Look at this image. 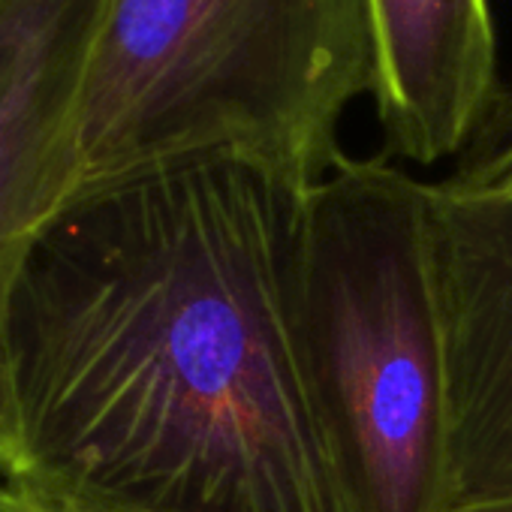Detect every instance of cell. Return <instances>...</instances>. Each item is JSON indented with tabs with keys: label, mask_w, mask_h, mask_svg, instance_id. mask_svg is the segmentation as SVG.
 Wrapping results in <instances>:
<instances>
[{
	"label": "cell",
	"mask_w": 512,
	"mask_h": 512,
	"mask_svg": "<svg viewBox=\"0 0 512 512\" xmlns=\"http://www.w3.org/2000/svg\"><path fill=\"white\" fill-rule=\"evenodd\" d=\"M308 193L232 154L82 181L7 302V488L73 512H353L299 323Z\"/></svg>",
	"instance_id": "cell-1"
},
{
	"label": "cell",
	"mask_w": 512,
	"mask_h": 512,
	"mask_svg": "<svg viewBox=\"0 0 512 512\" xmlns=\"http://www.w3.org/2000/svg\"><path fill=\"white\" fill-rule=\"evenodd\" d=\"M0 512H73V509H58V506H49V503H37V500H28V497H19L10 491L7 503Z\"/></svg>",
	"instance_id": "cell-8"
},
{
	"label": "cell",
	"mask_w": 512,
	"mask_h": 512,
	"mask_svg": "<svg viewBox=\"0 0 512 512\" xmlns=\"http://www.w3.org/2000/svg\"><path fill=\"white\" fill-rule=\"evenodd\" d=\"M299 323L353 512H452L437 184L344 154L311 187Z\"/></svg>",
	"instance_id": "cell-3"
},
{
	"label": "cell",
	"mask_w": 512,
	"mask_h": 512,
	"mask_svg": "<svg viewBox=\"0 0 512 512\" xmlns=\"http://www.w3.org/2000/svg\"><path fill=\"white\" fill-rule=\"evenodd\" d=\"M371 91L365 0H112L82 100V181L232 154L311 190Z\"/></svg>",
	"instance_id": "cell-2"
},
{
	"label": "cell",
	"mask_w": 512,
	"mask_h": 512,
	"mask_svg": "<svg viewBox=\"0 0 512 512\" xmlns=\"http://www.w3.org/2000/svg\"><path fill=\"white\" fill-rule=\"evenodd\" d=\"M449 326L452 512L512 500V193L437 181Z\"/></svg>",
	"instance_id": "cell-5"
},
{
	"label": "cell",
	"mask_w": 512,
	"mask_h": 512,
	"mask_svg": "<svg viewBox=\"0 0 512 512\" xmlns=\"http://www.w3.org/2000/svg\"><path fill=\"white\" fill-rule=\"evenodd\" d=\"M7 497H10V488H7V482H4V479H0V509H4Z\"/></svg>",
	"instance_id": "cell-10"
},
{
	"label": "cell",
	"mask_w": 512,
	"mask_h": 512,
	"mask_svg": "<svg viewBox=\"0 0 512 512\" xmlns=\"http://www.w3.org/2000/svg\"><path fill=\"white\" fill-rule=\"evenodd\" d=\"M461 512H512V500L509 503H491V506H473V509H461Z\"/></svg>",
	"instance_id": "cell-9"
},
{
	"label": "cell",
	"mask_w": 512,
	"mask_h": 512,
	"mask_svg": "<svg viewBox=\"0 0 512 512\" xmlns=\"http://www.w3.org/2000/svg\"><path fill=\"white\" fill-rule=\"evenodd\" d=\"M374 40V112L383 157L458 160L497 91L491 0H365Z\"/></svg>",
	"instance_id": "cell-6"
},
{
	"label": "cell",
	"mask_w": 512,
	"mask_h": 512,
	"mask_svg": "<svg viewBox=\"0 0 512 512\" xmlns=\"http://www.w3.org/2000/svg\"><path fill=\"white\" fill-rule=\"evenodd\" d=\"M112 0H0V335L31 244L82 184V100Z\"/></svg>",
	"instance_id": "cell-4"
},
{
	"label": "cell",
	"mask_w": 512,
	"mask_h": 512,
	"mask_svg": "<svg viewBox=\"0 0 512 512\" xmlns=\"http://www.w3.org/2000/svg\"><path fill=\"white\" fill-rule=\"evenodd\" d=\"M452 193H512V82L500 85L479 133L440 181Z\"/></svg>",
	"instance_id": "cell-7"
}]
</instances>
